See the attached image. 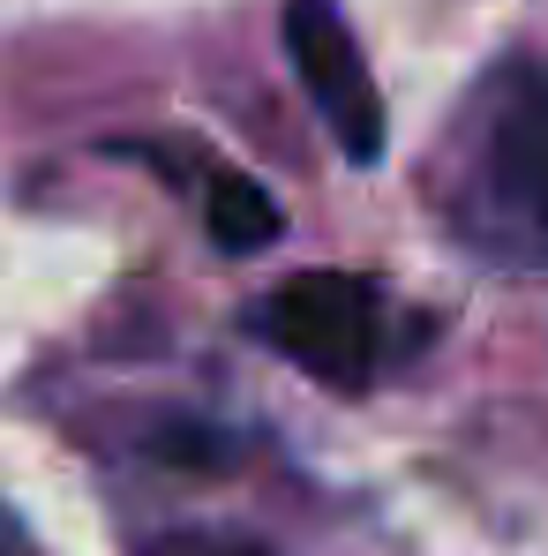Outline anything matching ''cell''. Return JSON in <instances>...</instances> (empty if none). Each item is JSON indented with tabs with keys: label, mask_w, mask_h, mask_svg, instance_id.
Instances as JSON below:
<instances>
[{
	"label": "cell",
	"mask_w": 548,
	"mask_h": 556,
	"mask_svg": "<svg viewBox=\"0 0 548 556\" xmlns=\"http://www.w3.org/2000/svg\"><path fill=\"white\" fill-rule=\"evenodd\" d=\"M458 218L488 256L548 264V61L511 68L488 91Z\"/></svg>",
	"instance_id": "cell-1"
},
{
	"label": "cell",
	"mask_w": 548,
	"mask_h": 556,
	"mask_svg": "<svg viewBox=\"0 0 548 556\" xmlns=\"http://www.w3.org/2000/svg\"><path fill=\"white\" fill-rule=\"evenodd\" d=\"M256 331L285 362H301L316 383L368 391L375 362H383V293L354 271H301L264 301Z\"/></svg>",
	"instance_id": "cell-2"
},
{
	"label": "cell",
	"mask_w": 548,
	"mask_h": 556,
	"mask_svg": "<svg viewBox=\"0 0 548 556\" xmlns=\"http://www.w3.org/2000/svg\"><path fill=\"white\" fill-rule=\"evenodd\" d=\"M285 53L301 68V91L323 113L331 143L368 166L383 151V98H375V76L361 61V38L346 30L339 0H285Z\"/></svg>",
	"instance_id": "cell-3"
},
{
	"label": "cell",
	"mask_w": 548,
	"mask_h": 556,
	"mask_svg": "<svg viewBox=\"0 0 548 556\" xmlns=\"http://www.w3.org/2000/svg\"><path fill=\"white\" fill-rule=\"evenodd\" d=\"M203 218H211V241H218L226 256L271 249L278 226H285V218H278V203L248 181V174H211V188H203Z\"/></svg>",
	"instance_id": "cell-4"
},
{
	"label": "cell",
	"mask_w": 548,
	"mask_h": 556,
	"mask_svg": "<svg viewBox=\"0 0 548 556\" xmlns=\"http://www.w3.org/2000/svg\"><path fill=\"white\" fill-rule=\"evenodd\" d=\"M143 556H264L256 542L241 534H211V527H181V534H158Z\"/></svg>",
	"instance_id": "cell-5"
}]
</instances>
